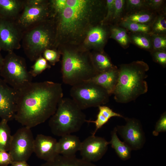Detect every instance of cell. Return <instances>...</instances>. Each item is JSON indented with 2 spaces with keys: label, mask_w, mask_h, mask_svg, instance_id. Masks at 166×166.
Wrapping results in <instances>:
<instances>
[{
  "label": "cell",
  "mask_w": 166,
  "mask_h": 166,
  "mask_svg": "<svg viewBox=\"0 0 166 166\" xmlns=\"http://www.w3.org/2000/svg\"><path fill=\"white\" fill-rule=\"evenodd\" d=\"M124 118L126 124L124 125H117L115 127L117 132L132 150L140 149L146 142L145 136L141 123L134 118Z\"/></svg>",
  "instance_id": "cell-11"
},
{
  "label": "cell",
  "mask_w": 166,
  "mask_h": 166,
  "mask_svg": "<svg viewBox=\"0 0 166 166\" xmlns=\"http://www.w3.org/2000/svg\"><path fill=\"white\" fill-rule=\"evenodd\" d=\"M109 144L104 138L92 135L81 143L79 151L82 159L90 162L98 161L106 152Z\"/></svg>",
  "instance_id": "cell-13"
},
{
  "label": "cell",
  "mask_w": 166,
  "mask_h": 166,
  "mask_svg": "<svg viewBox=\"0 0 166 166\" xmlns=\"http://www.w3.org/2000/svg\"><path fill=\"white\" fill-rule=\"evenodd\" d=\"M40 166H97L92 162L74 156H65L58 155L53 159Z\"/></svg>",
  "instance_id": "cell-19"
},
{
  "label": "cell",
  "mask_w": 166,
  "mask_h": 166,
  "mask_svg": "<svg viewBox=\"0 0 166 166\" xmlns=\"http://www.w3.org/2000/svg\"><path fill=\"white\" fill-rule=\"evenodd\" d=\"M50 68V66L46 60L42 56L39 57L35 61L31 66L29 73L31 76L35 77L41 74L44 71Z\"/></svg>",
  "instance_id": "cell-30"
},
{
  "label": "cell",
  "mask_w": 166,
  "mask_h": 166,
  "mask_svg": "<svg viewBox=\"0 0 166 166\" xmlns=\"http://www.w3.org/2000/svg\"><path fill=\"white\" fill-rule=\"evenodd\" d=\"M1 50L0 49V69L1 68L4 62V58H3L1 53Z\"/></svg>",
  "instance_id": "cell-41"
},
{
  "label": "cell",
  "mask_w": 166,
  "mask_h": 166,
  "mask_svg": "<svg viewBox=\"0 0 166 166\" xmlns=\"http://www.w3.org/2000/svg\"><path fill=\"white\" fill-rule=\"evenodd\" d=\"M14 162L9 152L0 150V166H7Z\"/></svg>",
  "instance_id": "cell-38"
},
{
  "label": "cell",
  "mask_w": 166,
  "mask_h": 166,
  "mask_svg": "<svg viewBox=\"0 0 166 166\" xmlns=\"http://www.w3.org/2000/svg\"><path fill=\"white\" fill-rule=\"evenodd\" d=\"M60 53L53 49H49L45 50L43 53V57L49 63L54 65L59 60Z\"/></svg>",
  "instance_id": "cell-34"
},
{
  "label": "cell",
  "mask_w": 166,
  "mask_h": 166,
  "mask_svg": "<svg viewBox=\"0 0 166 166\" xmlns=\"http://www.w3.org/2000/svg\"><path fill=\"white\" fill-rule=\"evenodd\" d=\"M98 107L99 112L96 119L95 121L86 120V121L94 124L95 129L92 133V135H95L97 130L106 124L111 118L119 117L124 118L122 115L114 112L109 107L102 105Z\"/></svg>",
  "instance_id": "cell-22"
},
{
  "label": "cell",
  "mask_w": 166,
  "mask_h": 166,
  "mask_svg": "<svg viewBox=\"0 0 166 166\" xmlns=\"http://www.w3.org/2000/svg\"><path fill=\"white\" fill-rule=\"evenodd\" d=\"M149 69L148 65L141 61L120 65L118 69L117 83L113 94L117 102L128 103L147 92L148 86L145 79Z\"/></svg>",
  "instance_id": "cell-3"
},
{
  "label": "cell",
  "mask_w": 166,
  "mask_h": 166,
  "mask_svg": "<svg viewBox=\"0 0 166 166\" xmlns=\"http://www.w3.org/2000/svg\"><path fill=\"white\" fill-rule=\"evenodd\" d=\"M70 94L72 99L82 110L107 103L110 96L100 86L88 81L72 86Z\"/></svg>",
  "instance_id": "cell-8"
},
{
  "label": "cell",
  "mask_w": 166,
  "mask_h": 166,
  "mask_svg": "<svg viewBox=\"0 0 166 166\" xmlns=\"http://www.w3.org/2000/svg\"><path fill=\"white\" fill-rule=\"evenodd\" d=\"M23 32L16 21L0 18V49L9 52L19 49Z\"/></svg>",
  "instance_id": "cell-12"
},
{
  "label": "cell",
  "mask_w": 166,
  "mask_h": 166,
  "mask_svg": "<svg viewBox=\"0 0 166 166\" xmlns=\"http://www.w3.org/2000/svg\"><path fill=\"white\" fill-rule=\"evenodd\" d=\"M166 131V113L164 112L160 116L156 122L154 129L152 132L153 135L155 136L158 135L160 132Z\"/></svg>",
  "instance_id": "cell-35"
},
{
  "label": "cell",
  "mask_w": 166,
  "mask_h": 166,
  "mask_svg": "<svg viewBox=\"0 0 166 166\" xmlns=\"http://www.w3.org/2000/svg\"><path fill=\"white\" fill-rule=\"evenodd\" d=\"M34 138L31 128L24 126L12 136L9 152L14 161H26L34 152Z\"/></svg>",
  "instance_id": "cell-10"
},
{
  "label": "cell",
  "mask_w": 166,
  "mask_h": 166,
  "mask_svg": "<svg viewBox=\"0 0 166 166\" xmlns=\"http://www.w3.org/2000/svg\"><path fill=\"white\" fill-rule=\"evenodd\" d=\"M0 75L6 83L17 90L32 82L33 78L27 69L25 59L14 51L8 52L4 58Z\"/></svg>",
  "instance_id": "cell-7"
},
{
  "label": "cell",
  "mask_w": 166,
  "mask_h": 166,
  "mask_svg": "<svg viewBox=\"0 0 166 166\" xmlns=\"http://www.w3.org/2000/svg\"><path fill=\"white\" fill-rule=\"evenodd\" d=\"M152 11L148 9H145L129 12L123 17L121 21L151 25L156 17Z\"/></svg>",
  "instance_id": "cell-21"
},
{
  "label": "cell",
  "mask_w": 166,
  "mask_h": 166,
  "mask_svg": "<svg viewBox=\"0 0 166 166\" xmlns=\"http://www.w3.org/2000/svg\"><path fill=\"white\" fill-rule=\"evenodd\" d=\"M8 121L2 120L0 122V150L9 151L12 136Z\"/></svg>",
  "instance_id": "cell-25"
},
{
  "label": "cell",
  "mask_w": 166,
  "mask_h": 166,
  "mask_svg": "<svg viewBox=\"0 0 166 166\" xmlns=\"http://www.w3.org/2000/svg\"><path fill=\"white\" fill-rule=\"evenodd\" d=\"M150 34L152 43V51H166V35H156L152 34Z\"/></svg>",
  "instance_id": "cell-31"
},
{
  "label": "cell",
  "mask_w": 166,
  "mask_h": 166,
  "mask_svg": "<svg viewBox=\"0 0 166 166\" xmlns=\"http://www.w3.org/2000/svg\"><path fill=\"white\" fill-rule=\"evenodd\" d=\"M91 56L93 65L98 73L117 68L113 64L108 56L102 52L91 54Z\"/></svg>",
  "instance_id": "cell-24"
},
{
  "label": "cell",
  "mask_w": 166,
  "mask_h": 166,
  "mask_svg": "<svg viewBox=\"0 0 166 166\" xmlns=\"http://www.w3.org/2000/svg\"><path fill=\"white\" fill-rule=\"evenodd\" d=\"M106 13L101 21L102 23L110 20L112 21L114 11V0H106Z\"/></svg>",
  "instance_id": "cell-37"
},
{
  "label": "cell",
  "mask_w": 166,
  "mask_h": 166,
  "mask_svg": "<svg viewBox=\"0 0 166 166\" xmlns=\"http://www.w3.org/2000/svg\"><path fill=\"white\" fill-rule=\"evenodd\" d=\"M107 34V30L102 26L92 27L87 32L85 44L88 45L101 47L105 44Z\"/></svg>",
  "instance_id": "cell-20"
},
{
  "label": "cell",
  "mask_w": 166,
  "mask_h": 166,
  "mask_svg": "<svg viewBox=\"0 0 166 166\" xmlns=\"http://www.w3.org/2000/svg\"><path fill=\"white\" fill-rule=\"evenodd\" d=\"M116 128H114L111 132V139L109 142L112 147L113 148L119 157L123 160H126L131 157L132 150L124 141H121L118 137Z\"/></svg>",
  "instance_id": "cell-23"
},
{
  "label": "cell",
  "mask_w": 166,
  "mask_h": 166,
  "mask_svg": "<svg viewBox=\"0 0 166 166\" xmlns=\"http://www.w3.org/2000/svg\"><path fill=\"white\" fill-rule=\"evenodd\" d=\"M56 24L52 18L24 31L22 44L27 57L35 61L45 50L56 47Z\"/></svg>",
  "instance_id": "cell-4"
},
{
  "label": "cell",
  "mask_w": 166,
  "mask_h": 166,
  "mask_svg": "<svg viewBox=\"0 0 166 166\" xmlns=\"http://www.w3.org/2000/svg\"><path fill=\"white\" fill-rule=\"evenodd\" d=\"M102 7L99 1L66 0V7L54 17L56 46L63 40L73 41L82 36L94 16H97L94 15L101 14Z\"/></svg>",
  "instance_id": "cell-2"
},
{
  "label": "cell",
  "mask_w": 166,
  "mask_h": 166,
  "mask_svg": "<svg viewBox=\"0 0 166 166\" xmlns=\"http://www.w3.org/2000/svg\"><path fill=\"white\" fill-rule=\"evenodd\" d=\"M120 24L121 27L133 33H150L151 25L142 24L128 21H121Z\"/></svg>",
  "instance_id": "cell-28"
},
{
  "label": "cell",
  "mask_w": 166,
  "mask_h": 166,
  "mask_svg": "<svg viewBox=\"0 0 166 166\" xmlns=\"http://www.w3.org/2000/svg\"><path fill=\"white\" fill-rule=\"evenodd\" d=\"M119 75L118 68L99 73L85 81L95 83L104 89L110 95L113 94L116 86Z\"/></svg>",
  "instance_id": "cell-16"
},
{
  "label": "cell",
  "mask_w": 166,
  "mask_h": 166,
  "mask_svg": "<svg viewBox=\"0 0 166 166\" xmlns=\"http://www.w3.org/2000/svg\"><path fill=\"white\" fill-rule=\"evenodd\" d=\"M17 91L14 119L30 128L50 118L63 95L61 84L49 81H32Z\"/></svg>",
  "instance_id": "cell-1"
},
{
  "label": "cell",
  "mask_w": 166,
  "mask_h": 166,
  "mask_svg": "<svg viewBox=\"0 0 166 166\" xmlns=\"http://www.w3.org/2000/svg\"><path fill=\"white\" fill-rule=\"evenodd\" d=\"M11 165V166H30L26 161H14Z\"/></svg>",
  "instance_id": "cell-40"
},
{
  "label": "cell",
  "mask_w": 166,
  "mask_h": 166,
  "mask_svg": "<svg viewBox=\"0 0 166 166\" xmlns=\"http://www.w3.org/2000/svg\"><path fill=\"white\" fill-rule=\"evenodd\" d=\"M125 0H114V8L112 21L118 22L121 19L125 10Z\"/></svg>",
  "instance_id": "cell-33"
},
{
  "label": "cell",
  "mask_w": 166,
  "mask_h": 166,
  "mask_svg": "<svg viewBox=\"0 0 166 166\" xmlns=\"http://www.w3.org/2000/svg\"><path fill=\"white\" fill-rule=\"evenodd\" d=\"M153 60L164 67L166 66V52L161 51H154L152 52Z\"/></svg>",
  "instance_id": "cell-36"
},
{
  "label": "cell",
  "mask_w": 166,
  "mask_h": 166,
  "mask_svg": "<svg viewBox=\"0 0 166 166\" xmlns=\"http://www.w3.org/2000/svg\"><path fill=\"white\" fill-rule=\"evenodd\" d=\"M110 38L116 41L123 47L128 45L130 41L125 29L119 26H113L110 30Z\"/></svg>",
  "instance_id": "cell-27"
},
{
  "label": "cell",
  "mask_w": 166,
  "mask_h": 166,
  "mask_svg": "<svg viewBox=\"0 0 166 166\" xmlns=\"http://www.w3.org/2000/svg\"><path fill=\"white\" fill-rule=\"evenodd\" d=\"M57 141L52 136L38 134L34 140V152L39 158L48 161L59 155L57 152Z\"/></svg>",
  "instance_id": "cell-15"
},
{
  "label": "cell",
  "mask_w": 166,
  "mask_h": 166,
  "mask_svg": "<svg viewBox=\"0 0 166 166\" xmlns=\"http://www.w3.org/2000/svg\"><path fill=\"white\" fill-rule=\"evenodd\" d=\"M130 41L142 49L152 50L151 38L150 34L133 33L129 36Z\"/></svg>",
  "instance_id": "cell-26"
},
{
  "label": "cell",
  "mask_w": 166,
  "mask_h": 166,
  "mask_svg": "<svg viewBox=\"0 0 166 166\" xmlns=\"http://www.w3.org/2000/svg\"><path fill=\"white\" fill-rule=\"evenodd\" d=\"M60 53L62 55L61 73L65 84L73 86L98 73L93 65L91 54L68 49Z\"/></svg>",
  "instance_id": "cell-5"
},
{
  "label": "cell",
  "mask_w": 166,
  "mask_h": 166,
  "mask_svg": "<svg viewBox=\"0 0 166 166\" xmlns=\"http://www.w3.org/2000/svg\"><path fill=\"white\" fill-rule=\"evenodd\" d=\"M125 9L128 13L148 8L146 6V0H125Z\"/></svg>",
  "instance_id": "cell-32"
},
{
  "label": "cell",
  "mask_w": 166,
  "mask_h": 166,
  "mask_svg": "<svg viewBox=\"0 0 166 166\" xmlns=\"http://www.w3.org/2000/svg\"><path fill=\"white\" fill-rule=\"evenodd\" d=\"M166 20L165 14L156 16L151 25L150 34L166 35Z\"/></svg>",
  "instance_id": "cell-29"
},
{
  "label": "cell",
  "mask_w": 166,
  "mask_h": 166,
  "mask_svg": "<svg viewBox=\"0 0 166 166\" xmlns=\"http://www.w3.org/2000/svg\"><path fill=\"white\" fill-rule=\"evenodd\" d=\"M57 143V152L59 154L65 156H74L79 151L81 142L78 137L71 134L61 136Z\"/></svg>",
  "instance_id": "cell-18"
},
{
  "label": "cell",
  "mask_w": 166,
  "mask_h": 166,
  "mask_svg": "<svg viewBox=\"0 0 166 166\" xmlns=\"http://www.w3.org/2000/svg\"><path fill=\"white\" fill-rule=\"evenodd\" d=\"M147 8L151 10H157L162 7L164 2L163 0H146Z\"/></svg>",
  "instance_id": "cell-39"
},
{
  "label": "cell",
  "mask_w": 166,
  "mask_h": 166,
  "mask_svg": "<svg viewBox=\"0 0 166 166\" xmlns=\"http://www.w3.org/2000/svg\"><path fill=\"white\" fill-rule=\"evenodd\" d=\"M53 18L49 1L24 0L23 10L16 21L23 31L32 26Z\"/></svg>",
  "instance_id": "cell-9"
},
{
  "label": "cell",
  "mask_w": 166,
  "mask_h": 166,
  "mask_svg": "<svg viewBox=\"0 0 166 166\" xmlns=\"http://www.w3.org/2000/svg\"><path fill=\"white\" fill-rule=\"evenodd\" d=\"M24 0H0V18L16 21L22 12Z\"/></svg>",
  "instance_id": "cell-17"
},
{
  "label": "cell",
  "mask_w": 166,
  "mask_h": 166,
  "mask_svg": "<svg viewBox=\"0 0 166 166\" xmlns=\"http://www.w3.org/2000/svg\"><path fill=\"white\" fill-rule=\"evenodd\" d=\"M17 91L0 78V117L9 121L14 119Z\"/></svg>",
  "instance_id": "cell-14"
},
{
  "label": "cell",
  "mask_w": 166,
  "mask_h": 166,
  "mask_svg": "<svg viewBox=\"0 0 166 166\" xmlns=\"http://www.w3.org/2000/svg\"><path fill=\"white\" fill-rule=\"evenodd\" d=\"M86 121L85 115L72 99L63 97L49 125L53 134L61 136L78 131Z\"/></svg>",
  "instance_id": "cell-6"
}]
</instances>
